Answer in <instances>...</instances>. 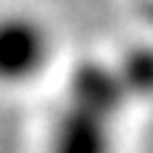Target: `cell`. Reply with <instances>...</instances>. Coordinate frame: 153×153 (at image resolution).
<instances>
[{"mask_svg":"<svg viewBox=\"0 0 153 153\" xmlns=\"http://www.w3.org/2000/svg\"><path fill=\"white\" fill-rule=\"evenodd\" d=\"M113 67H116V75L126 91L129 105L153 100V46L151 43L129 46L118 59H113Z\"/></svg>","mask_w":153,"mask_h":153,"instance_id":"277c9868","label":"cell"},{"mask_svg":"<svg viewBox=\"0 0 153 153\" xmlns=\"http://www.w3.org/2000/svg\"><path fill=\"white\" fill-rule=\"evenodd\" d=\"M116 124L118 121L62 100L48 129L46 153H118Z\"/></svg>","mask_w":153,"mask_h":153,"instance_id":"7a4b0ae2","label":"cell"},{"mask_svg":"<svg viewBox=\"0 0 153 153\" xmlns=\"http://www.w3.org/2000/svg\"><path fill=\"white\" fill-rule=\"evenodd\" d=\"M54 59V32L30 11L0 13V86H27Z\"/></svg>","mask_w":153,"mask_h":153,"instance_id":"6da1fadb","label":"cell"},{"mask_svg":"<svg viewBox=\"0 0 153 153\" xmlns=\"http://www.w3.org/2000/svg\"><path fill=\"white\" fill-rule=\"evenodd\" d=\"M148 16L153 19V0H148Z\"/></svg>","mask_w":153,"mask_h":153,"instance_id":"5b68a950","label":"cell"},{"mask_svg":"<svg viewBox=\"0 0 153 153\" xmlns=\"http://www.w3.org/2000/svg\"><path fill=\"white\" fill-rule=\"evenodd\" d=\"M65 102L94 110V113L113 118V121H118L124 116V110L129 108L126 91L116 75L113 62L94 59V56L75 62V67L67 73Z\"/></svg>","mask_w":153,"mask_h":153,"instance_id":"3957f363","label":"cell"}]
</instances>
